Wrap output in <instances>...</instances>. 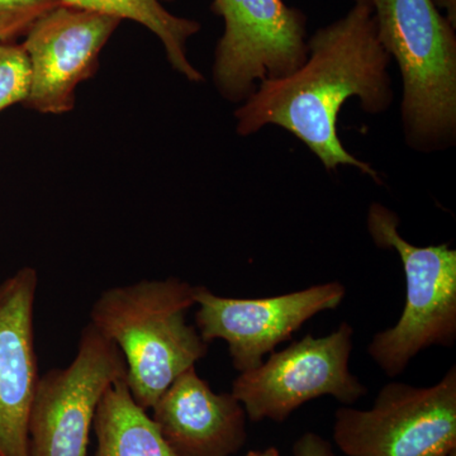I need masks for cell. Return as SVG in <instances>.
<instances>
[{
	"mask_svg": "<svg viewBox=\"0 0 456 456\" xmlns=\"http://www.w3.org/2000/svg\"><path fill=\"white\" fill-rule=\"evenodd\" d=\"M356 4H373V0H355Z\"/></svg>",
	"mask_w": 456,
	"mask_h": 456,
	"instance_id": "obj_20",
	"label": "cell"
},
{
	"mask_svg": "<svg viewBox=\"0 0 456 456\" xmlns=\"http://www.w3.org/2000/svg\"><path fill=\"white\" fill-rule=\"evenodd\" d=\"M175 456H231L244 446L246 412L232 393H215L196 367L180 374L152 407Z\"/></svg>",
	"mask_w": 456,
	"mask_h": 456,
	"instance_id": "obj_12",
	"label": "cell"
},
{
	"mask_svg": "<svg viewBox=\"0 0 456 456\" xmlns=\"http://www.w3.org/2000/svg\"><path fill=\"white\" fill-rule=\"evenodd\" d=\"M121 20L61 4L36 20L22 44L29 62L26 106L62 114L75 106V90L95 74L98 57Z\"/></svg>",
	"mask_w": 456,
	"mask_h": 456,
	"instance_id": "obj_10",
	"label": "cell"
},
{
	"mask_svg": "<svg viewBox=\"0 0 456 456\" xmlns=\"http://www.w3.org/2000/svg\"><path fill=\"white\" fill-rule=\"evenodd\" d=\"M29 90V62L22 45L0 42V112L25 102Z\"/></svg>",
	"mask_w": 456,
	"mask_h": 456,
	"instance_id": "obj_15",
	"label": "cell"
},
{
	"mask_svg": "<svg viewBox=\"0 0 456 456\" xmlns=\"http://www.w3.org/2000/svg\"><path fill=\"white\" fill-rule=\"evenodd\" d=\"M336 445L347 456H446L456 450V368L435 386L391 383L368 411L336 412Z\"/></svg>",
	"mask_w": 456,
	"mask_h": 456,
	"instance_id": "obj_5",
	"label": "cell"
},
{
	"mask_svg": "<svg viewBox=\"0 0 456 456\" xmlns=\"http://www.w3.org/2000/svg\"><path fill=\"white\" fill-rule=\"evenodd\" d=\"M125 377L121 351L88 323L73 362L40 375L29 410L28 456L88 455L99 402Z\"/></svg>",
	"mask_w": 456,
	"mask_h": 456,
	"instance_id": "obj_6",
	"label": "cell"
},
{
	"mask_svg": "<svg viewBox=\"0 0 456 456\" xmlns=\"http://www.w3.org/2000/svg\"><path fill=\"white\" fill-rule=\"evenodd\" d=\"M194 305L196 287L173 277L117 285L93 303L89 323L121 351L126 383L143 410L208 353V344L187 323Z\"/></svg>",
	"mask_w": 456,
	"mask_h": 456,
	"instance_id": "obj_2",
	"label": "cell"
},
{
	"mask_svg": "<svg viewBox=\"0 0 456 456\" xmlns=\"http://www.w3.org/2000/svg\"><path fill=\"white\" fill-rule=\"evenodd\" d=\"M294 456H336L331 445L320 435L307 432L296 441Z\"/></svg>",
	"mask_w": 456,
	"mask_h": 456,
	"instance_id": "obj_17",
	"label": "cell"
},
{
	"mask_svg": "<svg viewBox=\"0 0 456 456\" xmlns=\"http://www.w3.org/2000/svg\"><path fill=\"white\" fill-rule=\"evenodd\" d=\"M32 266L0 283V456H28V416L37 387Z\"/></svg>",
	"mask_w": 456,
	"mask_h": 456,
	"instance_id": "obj_11",
	"label": "cell"
},
{
	"mask_svg": "<svg viewBox=\"0 0 456 456\" xmlns=\"http://www.w3.org/2000/svg\"><path fill=\"white\" fill-rule=\"evenodd\" d=\"M62 4L98 12L118 20H130L150 29L163 44L174 70L191 82H202L203 77L189 61L187 42L200 32L196 20L174 16L160 0H61Z\"/></svg>",
	"mask_w": 456,
	"mask_h": 456,
	"instance_id": "obj_14",
	"label": "cell"
},
{
	"mask_svg": "<svg viewBox=\"0 0 456 456\" xmlns=\"http://www.w3.org/2000/svg\"><path fill=\"white\" fill-rule=\"evenodd\" d=\"M345 294L338 281L259 299L228 298L196 287L197 329L207 344L226 341L233 368L244 373L260 367L264 356L289 340L305 321L338 308Z\"/></svg>",
	"mask_w": 456,
	"mask_h": 456,
	"instance_id": "obj_9",
	"label": "cell"
},
{
	"mask_svg": "<svg viewBox=\"0 0 456 456\" xmlns=\"http://www.w3.org/2000/svg\"><path fill=\"white\" fill-rule=\"evenodd\" d=\"M446 456H456V450H455V452H450V454L446 455Z\"/></svg>",
	"mask_w": 456,
	"mask_h": 456,
	"instance_id": "obj_21",
	"label": "cell"
},
{
	"mask_svg": "<svg viewBox=\"0 0 456 456\" xmlns=\"http://www.w3.org/2000/svg\"><path fill=\"white\" fill-rule=\"evenodd\" d=\"M245 456H281L279 454L277 448H268L263 450V452H257V450H253V452H248Z\"/></svg>",
	"mask_w": 456,
	"mask_h": 456,
	"instance_id": "obj_19",
	"label": "cell"
},
{
	"mask_svg": "<svg viewBox=\"0 0 456 456\" xmlns=\"http://www.w3.org/2000/svg\"><path fill=\"white\" fill-rule=\"evenodd\" d=\"M93 428L97 456H175L152 417L132 397L125 378L104 392Z\"/></svg>",
	"mask_w": 456,
	"mask_h": 456,
	"instance_id": "obj_13",
	"label": "cell"
},
{
	"mask_svg": "<svg viewBox=\"0 0 456 456\" xmlns=\"http://www.w3.org/2000/svg\"><path fill=\"white\" fill-rule=\"evenodd\" d=\"M224 33L213 80L230 102H246L256 83L294 73L307 59L305 17L283 0H213Z\"/></svg>",
	"mask_w": 456,
	"mask_h": 456,
	"instance_id": "obj_8",
	"label": "cell"
},
{
	"mask_svg": "<svg viewBox=\"0 0 456 456\" xmlns=\"http://www.w3.org/2000/svg\"><path fill=\"white\" fill-rule=\"evenodd\" d=\"M398 226L391 209L371 204L369 233L379 248L397 251L406 275V303L397 325L375 335L368 349L389 377L402 373L419 351L452 346L456 338V251L448 244H410Z\"/></svg>",
	"mask_w": 456,
	"mask_h": 456,
	"instance_id": "obj_4",
	"label": "cell"
},
{
	"mask_svg": "<svg viewBox=\"0 0 456 456\" xmlns=\"http://www.w3.org/2000/svg\"><path fill=\"white\" fill-rule=\"evenodd\" d=\"M61 4V0H0V42L26 36L36 20Z\"/></svg>",
	"mask_w": 456,
	"mask_h": 456,
	"instance_id": "obj_16",
	"label": "cell"
},
{
	"mask_svg": "<svg viewBox=\"0 0 456 456\" xmlns=\"http://www.w3.org/2000/svg\"><path fill=\"white\" fill-rule=\"evenodd\" d=\"M167 2H173V0H167Z\"/></svg>",
	"mask_w": 456,
	"mask_h": 456,
	"instance_id": "obj_22",
	"label": "cell"
},
{
	"mask_svg": "<svg viewBox=\"0 0 456 456\" xmlns=\"http://www.w3.org/2000/svg\"><path fill=\"white\" fill-rule=\"evenodd\" d=\"M378 38L403 82L407 141L424 151L449 146L456 132L455 27L432 0H373Z\"/></svg>",
	"mask_w": 456,
	"mask_h": 456,
	"instance_id": "obj_3",
	"label": "cell"
},
{
	"mask_svg": "<svg viewBox=\"0 0 456 456\" xmlns=\"http://www.w3.org/2000/svg\"><path fill=\"white\" fill-rule=\"evenodd\" d=\"M353 338L349 323L325 338L305 336L273 354L260 367L240 374L231 393L254 422L284 421L305 402L323 395L354 403L367 388L350 373Z\"/></svg>",
	"mask_w": 456,
	"mask_h": 456,
	"instance_id": "obj_7",
	"label": "cell"
},
{
	"mask_svg": "<svg viewBox=\"0 0 456 456\" xmlns=\"http://www.w3.org/2000/svg\"><path fill=\"white\" fill-rule=\"evenodd\" d=\"M435 7L446 12V20L456 28V0H432Z\"/></svg>",
	"mask_w": 456,
	"mask_h": 456,
	"instance_id": "obj_18",
	"label": "cell"
},
{
	"mask_svg": "<svg viewBox=\"0 0 456 456\" xmlns=\"http://www.w3.org/2000/svg\"><path fill=\"white\" fill-rule=\"evenodd\" d=\"M307 51L294 73L260 83L237 110V132L250 136L265 126H279L302 141L327 170L355 167L379 183L373 167L351 155L338 134V114L350 98H358L371 114L384 112L393 102L391 57L378 38L373 7L355 3L346 16L317 29Z\"/></svg>",
	"mask_w": 456,
	"mask_h": 456,
	"instance_id": "obj_1",
	"label": "cell"
}]
</instances>
